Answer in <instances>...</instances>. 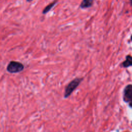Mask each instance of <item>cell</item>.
Instances as JSON below:
<instances>
[{"mask_svg": "<svg viewBox=\"0 0 132 132\" xmlns=\"http://www.w3.org/2000/svg\"><path fill=\"white\" fill-rule=\"evenodd\" d=\"M24 69V65L20 62L11 61L7 66V71L10 73H17L22 71Z\"/></svg>", "mask_w": 132, "mask_h": 132, "instance_id": "2", "label": "cell"}, {"mask_svg": "<svg viewBox=\"0 0 132 132\" xmlns=\"http://www.w3.org/2000/svg\"><path fill=\"white\" fill-rule=\"evenodd\" d=\"M56 2H53L51 4H50L49 5H47V6L46 7H45V8L44 9V10H43V14H46V13H48L50 10L52 8V7H53L54 5H55Z\"/></svg>", "mask_w": 132, "mask_h": 132, "instance_id": "6", "label": "cell"}, {"mask_svg": "<svg viewBox=\"0 0 132 132\" xmlns=\"http://www.w3.org/2000/svg\"><path fill=\"white\" fill-rule=\"evenodd\" d=\"M131 39H132V37H131Z\"/></svg>", "mask_w": 132, "mask_h": 132, "instance_id": "9", "label": "cell"}, {"mask_svg": "<svg viewBox=\"0 0 132 132\" xmlns=\"http://www.w3.org/2000/svg\"><path fill=\"white\" fill-rule=\"evenodd\" d=\"M93 0H83L81 3V7L82 8H88L90 7L92 5Z\"/></svg>", "mask_w": 132, "mask_h": 132, "instance_id": "5", "label": "cell"}, {"mask_svg": "<svg viewBox=\"0 0 132 132\" xmlns=\"http://www.w3.org/2000/svg\"><path fill=\"white\" fill-rule=\"evenodd\" d=\"M82 80V78H76L68 84L66 88L65 91L64 97L65 98H67L70 96L72 93L74 91V90L80 85Z\"/></svg>", "mask_w": 132, "mask_h": 132, "instance_id": "1", "label": "cell"}, {"mask_svg": "<svg viewBox=\"0 0 132 132\" xmlns=\"http://www.w3.org/2000/svg\"><path fill=\"white\" fill-rule=\"evenodd\" d=\"M123 99L125 102H130V106L132 107V85H129L125 88Z\"/></svg>", "mask_w": 132, "mask_h": 132, "instance_id": "3", "label": "cell"}, {"mask_svg": "<svg viewBox=\"0 0 132 132\" xmlns=\"http://www.w3.org/2000/svg\"><path fill=\"white\" fill-rule=\"evenodd\" d=\"M122 65L125 68H128L132 66V57L128 55L126 57V60L123 62Z\"/></svg>", "mask_w": 132, "mask_h": 132, "instance_id": "4", "label": "cell"}, {"mask_svg": "<svg viewBox=\"0 0 132 132\" xmlns=\"http://www.w3.org/2000/svg\"><path fill=\"white\" fill-rule=\"evenodd\" d=\"M131 3H132V0H131Z\"/></svg>", "mask_w": 132, "mask_h": 132, "instance_id": "8", "label": "cell"}, {"mask_svg": "<svg viewBox=\"0 0 132 132\" xmlns=\"http://www.w3.org/2000/svg\"><path fill=\"white\" fill-rule=\"evenodd\" d=\"M26 1H27L29 2H31V1H33V0H26Z\"/></svg>", "mask_w": 132, "mask_h": 132, "instance_id": "7", "label": "cell"}]
</instances>
